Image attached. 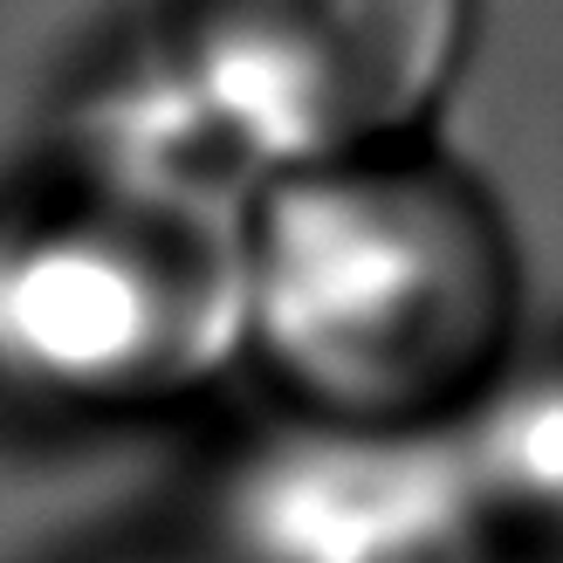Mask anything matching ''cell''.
<instances>
[{"label":"cell","instance_id":"6da1fadb","mask_svg":"<svg viewBox=\"0 0 563 563\" xmlns=\"http://www.w3.org/2000/svg\"><path fill=\"white\" fill-rule=\"evenodd\" d=\"M522 255L495 192L433 145L255 186L247 357L317 433L433 440L509 372Z\"/></svg>","mask_w":563,"mask_h":563},{"label":"cell","instance_id":"3957f363","mask_svg":"<svg viewBox=\"0 0 563 563\" xmlns=\"http://www.w3.org/2000/svg\"><path fill=\"white\" fill-rule=\"evenodd\" d=\"M474 27L482 0H158L192 137L255 179L427 145Z\"/></svg>","mask_w":563,"mask_h":563},{"label":"cell","instance_id":"7a4b0ae2","mask_svg":"<svg viewBox=\"0 0 563 563\" xmlns=\"http://www.w3.org/2000/svg\"><path fill=\"white\" fill-rule=\"evenodd\" d=\"M200 145L90 152L0 207V385L69 412L200 391L255 330V192Z\"/></svg>","mask_w":563,"mask_h":563}]
</instances>
